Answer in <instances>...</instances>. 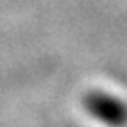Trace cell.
I'll use <instances>...</instances> for the list:
<instances>
[{
  "label": "cell",
  "instance_id": "1",
  "mask_svg": "<svg viewBox=\"0 0 127 127\" xmlns=\"http://www.w3.org/2000/svg\"><path fill=\"white\" fill-rule=\"evenodd\" d=\"M87 115L106 127L127 125V102L104 90H90L81 99Z\"/></svg>",
  "mask_w": 127,
  "mask_h": 127
}]
</instances>
